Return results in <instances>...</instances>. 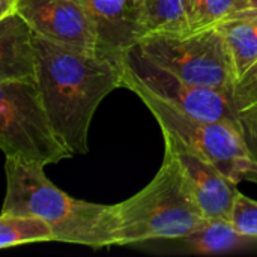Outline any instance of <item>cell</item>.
I'll return each instance as SVG.
<instances>
[{
  "label": "cell",
  "mask_w": 257,
  "mask_h": 257,
  "mask_svg": "<svg viewBox=\"0 0 257 257\" xmlns=\"http://www.w3.org/2000/svg\"><path fill=\"white\" fill-rule=\"evenodd\" d=\"M38 87L56 133L77 155L89 151V126L101 101L122 86L119 59L62 47L35 35Z\"/></svg>",
  "instance_id": "6da1fadb"
},
{
  "label": "cell",
  "mask_w": 257,
  "mask_h": 257,
  "mask_svg": "<svg viewBox=\"0 0 257 257\" xmlns=\"http://www.w3.org/2000/svg\"><path fill=\"white\" fill-rule=\"evenodd\" d=\"M6 197L2 214L35 215L45 220L57 241L90 248L116 245L114 205L74 199L57 188L45 167L6 158Z\"/></svg>",
  "instance_id": "7a4b0ae2"
},
{
  "label": "cell",
  "mask_w": 257,
  "mask_h": 257,
  "mask_svg": "<svg viewBox=\"0 0 257 257\" xmlns=\"http://www.w3.org/2000/svg\"><path fill=\"white\" fill-rule=\"evenodd\" d=\"M176 158L164 151L154 179L137 194L114 205L116 245L187 236L205 223Z\"/></svg>",
  "instance_id": "3957f363"
},
{
  "label": "cell",
  "mask_w": 257,
  "mask_h": 257,
  "mask_svg": "<svg viewBox=\"0 0 257 257\" xmlns=\"http://www.w3.org/2000/svg\"><path fill=\"white\" fill-rule=\"evenodd\" d=\"M136 45L143 56L181 80L232 95L236 83L235 66L217 26L149 33Z\"/></svg>",
  "instance_id": "277c9868"
},
{
  "label": "cell",
  "mask_w": 257,
  "mask_h": 257,
  "mask_svg": "<svg viewBox=\"0 0 257 257\" xmlns=\"http://www.w3.org/2000/svg\"><path fill=\"white\" fill-rule=\"evenodd\" d=\"M122 72V86L134 92L157 119L161 131H170L190 145L226 176L236 184L250 181L257 184V158L245 140L230 126L217 122H203L175 108L160 96L149 92L134 77Z\"/></svg>",
  "instance_id": "5b68a950"
},
{
  "label": "cell",
  "mask_w": 257,
  "mask_h": 257,
  "mask_svg": "<svg viewBox=\"0 0 257 257\" xmlns=\"http://www.w3.org/2000/svg\"><path fill=\"white\" fill-rule=\"evenodd\" d=\"M0 148L6 158L44 167L74 157L54 130L38 83L0 81Z\"/></svg>",
  "instance_id": "8992f818"
},
{
  "label": "cell",
  "mask_w": 257,
  "mask_h": 257,
  "mask_svg": "<svg viewBox=\"0 0 257 257\" xmlns=\"http://www.w3.org/2000/svg\"><path fill=\"white\" fill-rule=\"evenodd\" d=\"M119 63L125 72L134 77L149 92L160 96L175 108L203 122L227 125L245 140L230 93L194 86L181 80L173 72L143 56L137 45L125 50L119 57Z\"/></svg>",
  "instance_id": "52a82bcc"
},
{
  "label": "cell",
  "mask_w": 257,
  "mask_h": 257,
  "mask_svg": "<svg viewBox=\"0 0 257 257\" xmlns=\"http://www.w3.org/2000/svg\"><path fill=\"white\" fill-rule=\"evenodd\" d=\"M17 12L35 35L89 54H104L98 30L78 0H20Z\"/></svg>",
  "instance_id": "ba28073f"
},
{
  "label": "cell",
  "mask_w": 257,
  "mask_h": 257,
  "mask_svg": "<svg viewBox=\"0 0 257 257\" xmlns=\"http://www.w3.org/2000/svg\"><path fill=\"white\" fill-rule=\"evenodd\" d=\"M163 136L166 152L176 158L203 215L206 218H230L239 194L238 184L173 133L163 131Z\"/></svg>",
  "instance_id": "9c48e42d"
},
{
  "label": "cell",
  "mask_w": 257,
  "mask_h": 257,
  "mask_svg": "<svg viewBox=\"0 0 257 257\" xmlns=\"http://www.w3.org/2000/svg\"><path fill=\"white\" fill-rule=\"evenodd\" d=\"M92 18L105 56L119 59L143 36L142 5L136 0H78Z\"/></svg>",
  "instance_id": "30bf717a"
},
{
  "label": "cell",
  "mask_w": 257,
  "mask_h": 257,
  "mask_svg": "<svg viewBox=\"0 0 257 257\" xmlns=\"http://www.w3.org/2000/svg\"><path fill=\"white\" fill-rule=\"evenodd\" d=\"M0 81L38 83L35 32L18 12L0 20Z\"/></svg>",
  "instance_id": "8fae6325"
},
{
  "label": "cell",
  "mask_w": 257,
  "mask_h": 257,
  "mask_svg": "<svg viewBox=\"0 0 257 257\" xmlns=\"http://www.w3.org/2000/svg\"><path fill=\"white\" fill-rule=\"evenodd\" d=\"M236 230L230 218H206L205 223L187 236L173 239L151 241L160 247H167L179 253L190 254H217L241 248L256 241ZM148 244V242H146Z\"/></svg>",
  "instance_id": "7c38bea8"
},
{
  "label": "cell",
  "mask_w": 257,
  "mask_h": 257,
  "mask_svg": "<svg viewBox=\"0 0 257 257\" xmlns=\"http://www.w3.org/2000/svg\"><path fill=\"white\" fill-rule=\"evenodd\" d=\"M215 26L229 47L238 80L257 63V8L238 11Z\"/></svg>",
  "instance_id": "4fadbf2b"
},
{
  "label": "cell",
  "mask_w": 257,
  "mask_h": 257,
  "mask_svg": "<svg viewBox=\"0 0 257 257\" xmlns=\"http://www.w3.org/2000/svg\"><path fill=\"white\" fill-rule=\"evenodd\" d=\"M48 241H57V238L53 227L45 220L35 215H0V248Z\"/></svg>",
  "instance_id": "5bb4252c"
},
{
  "label": "cell",
  "mask_w": 257,
  "mask_h": 257,
  "mask_svg": "<svg viewBox=\"0 0 257 257\" xmlns=\"http://www.w3.org/2000/svg\"><path fill=\"white\" fill-rule=\"evenodd\" d=\"M232 102L242 125L245 142L257 158V63L236 80Z\"/></svg>",
  "instance_id": "9a60e30c"
},
{
  "label": "cell",
  "mask_w": 257,
  "mask_h": 257,
  "mask_svg": "<svg viewBox=\"0 0 257 257\" xmlns=\"http://www.w3.org/2000/svg\"><path fill=\"white\" fill-rule=\"evenodd\" d=\"M142 26L145 35L190 30L185 0H143Z\"/></svg>",
  "instance_id": "2e32d148"
},
{
  "label": "cell",
  "mask_w": 257,
  "mask_h": 257,
  "mask_svg": "<svg viewBox=\"0 0 257 257\" xmlns=\"http://www.w3.org/2000/svg\"><path fill=\"white\" fill-rule=\"evenodd\" d=\"M185 8L190 29H203L250 8V0H185Z\"/></svg>",
  "instance_id": "e0dca14e"
},
{
  "label": "cell",
  "mask_w": 257,
  "mask_h": 257,
  "mask_svg": "<svg viewBox=\"0 0 257 257\" xmlns=\"http://www.w3.org/2000/svg\"><path fill=\"white\" fill-rule=\"evenodd\" d=\"M230 220L236 230L245 236L257 238V202L244 194H238Z\"/></svg>",
  "instance_id": "ac0fdd59"
},
{
  "label": "cell",
  "mask_w": 257,
  "mask_h": 257,
  "mask_svg": "<svg viewBox=\"0 0 257 257\" xmlns=\"http://www.w3.org/2000/svg\"><path fill=\"white\" fill-rule=\"evenodd\" d=\"M18 3L20 0H0V20L11 14H15Z\"/></svg>",
  "instance_id": "d6986e66"
},
{
  "label": "cell",
  "mask_w": 257,
  "mask_h": 257,
  "mask_svg": "<svg viewBox=\"0 0 257 257\" xmlns=\"http://www.w3.org/2000/svg\"><path fill=\"white\" fill-rule=\"evenodd\" d=\"M250 8H257V0H250Z\"/></svg>",
  "instance_id": "ffe728a7"
},
{
  "label": "cell",
  "mask_w": 257,
  "mask_h": 257,
  "mask_svg": "<svg viewBox=\"0 0 257 257\" xmlns=\"http://www.w3.org/2000/svg\"><path fill=\"white\" fill-rule=\"evenodd\" d=\"M136 2H137V3H140V5H142V2H143V0H136Z\"/></svg>",
  "instance_id": "44dd1931"
}]
</instances>
